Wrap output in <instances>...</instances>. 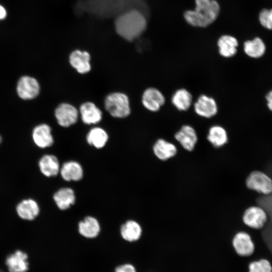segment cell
I'll return each instance as SVG.
<instances>
[{
    "label": "cell",
    "mask_w": 272,
    "mask_h": 272,
    "mask_svg": "<svg viewBox=\"0 0 272 272\" xmlns=\"http://www.w3.org/2000/svg\"><path fill=\"white\" fill-rule=\"evenodd\" d=\"M77 8L100 18H116L132 9L141 11L148 17V9L142 0H79Z\"/></svg>",
    "instance_id": "cell-1"
},
{
    "label": "cell",
    "mask_w": 272,
    "mask_h": 272,
    "mask_svg": "<svg viewBox=\"0 0 272 272\" xmlns=\"http://www.w3.org/2000/svg\"><path fill=\"white\" fill-rule=\"evenodd\" d=\"M147 17L137 9L127 11L115 18L114 25L117 34L131 41L139 37L147 27Z\"/></svg>",
    "instance_id": "cell-2"
},
{
    "label": "cell",
    "mask_w": 272,
    "mask_h": 272,
    "mask_svg": "<svg viewBox=\"0 0 272 272\" xmlns=\"http://www.w3.org/2000/svg\"><path fill=\"white\" fill-rule=\"evenodd\" d=\"M193 10L184 12V17L189 25L197 27H206L218 18L220 7L215 0H195Z\"/></svg>",
    "instance_id": "cell-3"
},
{
    "label": "cell",
    "mask_w": 272,
    "mask_h": 272,
    "mask_svg": "<svg viewBox=\"0 0 272 272\" xmlns=\"http://www.w3.org/2000/svg\"><path fill=\"white\" fill-rule=\"evenodd\" d=\"M105 107L112 116L116 118L126 117L130 113L128 98L122 93L115 92L107 95Z\"/></svg>",
    "instance_id": "cell-4"
},
{
    "label": "cell",
    "mask_w": 272,
    "mask_h": 272,
    "mask_svg": "<svg viewBox=\"0 0 272 272\" xmlns=\"http://www.w3.org/2000/svg\"><path fill=\"white\" fill-rule=\"evenodd\" d=\"M249 189L264 195L272 193V179L265 173L256 170L251 172L246 179Z\"/></svg>",
    "instance_id": "cell-5"
},
{
    "label": "cell",
    "mask_w": 272,
    "mask_h": 272,
    "mask_svg": "<svg viewBox=\"0 0 272 272\" xmlns=\"http://www.w3.org/2000/svg\"><path fill=\"white\" fill-rule=\"evenodd\" d=\"M40 90L38 81L32 77L22 76L17 82V93L23 100H29L36 98L40 93Z\"/></svg>",
    "instance_id": "cell-6"
},
{
    "label": "cell",
    "mask_w": 272,
    "mask_h": 272,
    "mask_svg": "<svg viewBox=\"0 0 272 272\" xmlns=\"http://www.w3.org/2000/svg\"><path fill=\"white\" fill-rule=\"evenodd\" d=\"M267 216L265 210L259 206H251L248 208L244 212L242 220L248 227L260 229L266 223Z\"/></svg>",
    "instance_id": "cell-7"
},
{
    "label": "cell",
    "mask_w": 272,
    "mask_h": 272,
    "mask_svg": "<svg viewBox=\"0 0 272 272\" xmlns=\"http://www.w3.org/2000/svg\"><path fill=\"white\" fill-rule=\"evenodd\" d=\"M54 114L59 125L65 127L75 124L78 117L77 109L74 106L64 103L57 106Z\"/></svg>",
    "instance_id": "cell-8"
},
{
    "label": "cell",
    "mask_w": 272,
    "mask_h": 272,
    "mask_svg": "<svg viewBox=\"0 0 272 272\" xmlns=\"http://www.w3.org/2000/svg\"><path fill=\"white\" fill-rule=\"evenodd\" d=\"M232 244L236 253L241 256L251 255L255 246L250 235L243 231L239 232L234 236Z\"/></svg>",
    "instance_id": "cell-9"
},
{
    "label": "cell",
    "mask_w": 272,
    "mask_h": 272,
    "mask_svg": "<svg viewBox=\"0 0 272 272\" xmlns=\"http://www.w3.org/2000/svg\"><path fill=\"white\" fill-rule=\"evenodd\" d=\"M142 102L146 109L152 112H156L164 104L165 98L158 89L149 88L144 92Z\"/></svg>",
    "instance_id": "cell-10"
},
{
    "label": "cell",
    "mask_w": 272,
    "mask_h": 272,
    "mask_svg": "<svg viewBox=\"0 0 272 272\" xmlns=\"http://www.w3.org/2000/svg\"><path fill=\"white\" fill-rule=\"evenodd\" d=\"M196 114L205 118H211L218 112V106L215 100L206 95H200L194 104Z\"/></svg>",
    "instance_id": "cell-11"
},
{
    "label": "cell",
    "mask_w": 272,
    "mask_h": 272,
    "mask_svg": "<svg viewBox=\"0 0 272 272\" xmlns=\"http://www.w3.org/2000/svg\"><path fill=\"white\" fill-rule=\"evenodd\" d=\"M175 139L187 151L193 150L197 142V135L195 129L190 125H184L174 135Z\"/></svg>",
    "instance_id": "cell-12"
},
{
    "label": "cell",
    "mask_w": 272,
    "mask_h": 272,
    "mask_svg": "<svg viewBox=\"0 0 272 272\" xmlns=\"http://www.w3.org/2000/svg\"><path fill=\"white\" fill-rule=\"evenodd\" d=\"M32 138L35 145L41 148L49 147L53 143L51 127L45 123L39 124L34 128Z\"/></svg>",
    "instance_id": "cell-13"
},
{
    "label": "cell",
    "mask_w": 272,
    "mask_h": 272,
    "mask_svg": "<svg viewBox=\"0 0 272 272\" xmlns=\"http://www.w3.org/2000/svg\"><path fill=\"white\" fill-rule=\"evenodd\" d=\"M90 55L86 51L76 50L73 51L69 57V61L74 69L80 74H86L91 69Z\"/></svg>",
    "instance_id": "cell-14"
},
{
    "label": "cell",
    "mask_w": 272,
    "mask_h": 272,
    "mask_svg": "<svg viewBox=\"0 0 272 272\" xmlns=\"http://www.w3.org/2000/svg\"><path fill=\"white\" fill-rule=\"evenodd\" d=\"M243 51L249 58L257 59L264 56L266 52V46L261 38L256 37L244 42Z\"/></svg>",
    "instance_id": "cell-15"
},
{
    "label": "cell",
    "mask_w": 272,
    "mask_h": 272,
    "mask_svg": "<svg viewBox=\"0 0 272 272\" xmlns=\"http://www.w3.org/2000/svg\"><path fill=\"white\" fill-rule=\"evenodd\" d=\"M80 112L82 120L85 124H96L102 119L101 111L92 102H88L82 104Z\"/></svg>",
    "instance_id": "cell-16"
},
{
    "label": "cell",
    "mask_w": 272,
    "mask_h": 272,
    "mask_svg": "<svg viewBox=\"0 0 272 272\" xmlns=\"http://www.w3.org/2000/svg\"><path fill=\"white\" fill-rule=\"evenodd\" d=\"M27 258V255L20 250L10 255L6 260L9 272H26L28 269Z\"/></svg>",
    "instance_id": "cell-17"
},
{
    "label": "cell",
    "mask_w": 272,
    "mask_h": 272,
    "mask_svg": "<svg viewBox=\"0 0 272 272\" xmlns=\"http://www.w3.org/2000/svg\"><path fill=\"white\" fill-rule=\"evenodd\" d=\"M217 44L219 52L223 57L229 58L237 53L238 42L237 39L232 36L222 35L218 39Z\"/></svg>",
    "instance_id": "cell-18"
},
{
    "label": "cell",
    "mask_w": 272,
    "mask_h": 272,
    "mask_svg": "<svg viewBox=\"0 0 272 272\" xmlns=\"http://www.w3.org/2000/svg\"><path fill=\"white\" fill-rule=\"evenodd\" d=\"M62 178L67 181H79L83 176L81 165L76 161H71L63 163L60 169Z\"/></svg>",
    "instance_id": "cell-19"
},
{
    "label": "cell",
    "mask_w": 272,
    "mask_h": 272,
    "mask_svg": "<svg viewBox=\"0 0 272 272\" xmlns=\"http://www.w3.org/2000/svg\"><path fill=\"white\" fill-rule=\"evenodd\" d=\"M18 216L26 220H33L38 215L39 208L37 203L32 199H25L17 206Z\"/></svg>",
    "instance_id": "cell-20"
},
{
    "label": "cell",
    "mask_w": 272,
    "mask_h": 272,
    "mask_svg": "<svg viewBox=\"0 0 272 272\" xmlns=\"http://www.w3.org/2000/svg\"><path fill=\"white\" fill-rule=\"evenodd\" d=\"M39 167L41 173L47 177L57 175L60 169L57 157L52 155H44L39 160Z\"/></svg>",
    "instance_id": "cell-21"
},
{
    "label": "cell",
    "mask_w": 272,
    "mask_h": 272,
    "mask_svg": "<svg viewBox=\"0 0 272 272\" xmlns=\"http://www.w3.org/2000/svg\"><path fill=\"white\" fill-rule=\"evenodd\" d=\"M80 234L83 236L93 238L96 237L100 231V226L98 220L95 218L88 216L78 225Z\"/></svg>",
    "instance_id": "cell-22"
},
{
    "label": "cell",
    "mask_w": 272,
    "mask_h": 272,
    "mask_svg": "<svg viewBox=\"0 0 272 272\" xmlns=\"http://www.w3.org/2000/svg\"><path fill=\"white\" fill-rule=\"evenodd\" d=\"M153 151L156 156L161 160H167L177 153V148L172 143L160 139L155 143Z\"/></svg>",
    "instance_id": "cell-23"
},
{
    "label": "cell",
    "mask_w": 272,
    "mask_h": 272,
    "mask_svg": "<svg viewBox=\"0 0 272 272\" xmlns=\"http://www.w3.org/2000/svg\"><path fill=\"white\" fill-rule=\"evenodd\" d=\"M53 199L60 210H65L75 203L76 196L72 189L65 187L59 189L54 193Z\"/></svg>",
    "instance_id": "cell-24"
},
{
    "label": "cell",
    "mask_w": 272,
    "mask_h": 272,
    "mask_svg": "<svg viewBox=\"0 0 272 272\" xmlns=\"http://www.w3.org/2000/svg\"><path fill=\"white\" fill-rule=\"evenodd\" d=\"M142 228L140 224L133 220L126 221L120 228L122 237L126 241L133 242L138 240L142 235Z\"/></svg>",
    "instance_id": "cell-25"
},
{
    "label": "cell",
    "mask_w": 272,
    "mask_h": 272,
    "mask_svg": "<svg viewBox=\"0 0 272 272\" xmlns=\"http://www.w3.org/2000/svg\"><path fill=\"white\" fill-rule=\"evenodd\" d=\"M192 97L186 89L182 88L175 92L171 98L172 104L180 111H186L190 107Z\"/></svg>",
    "instance_id": "cell-26"
},
{
    "label": "cell",
    "mask_w": 272,
    "mask_h": 272,
    "mask_svg": "<svg viewBox=\"0 0 272 272\" xmlns=\"http://www.w3.org/2000/svg\"><path fill=\"white\" fill-rule=\"evenodd\" d=\"M207 139L214 147L220 148L227 143V132L222 126L213 125L209 130Z\"/></svg>",
    "instance_id": "cell-27"
},
{
    "label": "cell",
    "mask_w": 272,
    "mask_h": 272,
    "mask_svg": "<svg viewBox=\"0 0 272 272\" xmlns=\"http://www.w3.org/2000/svg\"><path fill=\"white\" fill-rule=\"evenodd\" d=\"M86 139L89 145L96 148L101 149L106 145L108 140V135L103 128L96 127L89 131Z\"/></svg>",
    "instance_id": "cell-28"
},
{
    "label": "cell",
    "mask_w": 272,
    "mask_h": 272,
    "mask_svg": "<svg viewBox=\"0 0 272 272\" xmlns=\"http://www.w3.org/2000/svg\"><path fill=\"white\" fill-rule=\"evenodd\" d=\"M249 272H272V266L266 259H260L251 262L248 266Z\"/></svg>",
    "instance_id": "cell-29"
},
{
    "label": "cell",
    "mask_w": 272,
    "mask_h": 272,
    "mask_svg": "<svg viewBox=\"0 0 272 272\" xmlns=\"http://www.w3.org/2000/svg\"><path fill=\"white\" fill-rule=\"evenodd\" d=\"M259 21L264 28L272 29V9H263L259 13Z\"/></svg>",
    "instance_id": "cell-30"
},
{
    "label": "cell",
    "mask_w": 272,
    "mask_h": 272,
    "mask_svg": "<svg viewBox=\"0 0 272 272\" xmlns=\"http://www.w3.org/2000/svg\"><path fill=\"white\" fill-rule=\"evenodd\" d=\"M114 272H136V270L131 264H125L118 266Z\"/></svg>",
    "instance_id": "cell-31"
},
{
    "label": "cell",
    "mask_w": 272,
    "mask_h": 272,
    "mask_svg": "<svg viewBox=\"0 0 272 272\" xmlns=\"http://www.w3.org/2000/svg\"><path fill=\"white\" fill-rule=\"evenodd\" d=\"M266 106L268 109L272 112V89L268 91L265 95Z\"/></svg>",
    "instance_id": "cell-32"
},
{
    "label": "cell",
    "mask_w": 272,
    "mask_h": 272,
    "mask_svg": "<svg viewBox=\"0 0 272 272\" xmlns=\"http://www.w3.org/2000/svg\"><path fill=\"white\" fill-rule=\"evenodd\" d=\"M7 15V12L2 6L0 5V20L4 19Z\"/></svg>",
    "instance_id": "cell-33"
},
{
    "label": "cell",
    "mask_w": 272,
    "mask_h": 272,
    "mask_svg": "<svg viewBox=\"0 0 272 272\" xmlns=\"http://www.w3.org/2000/svg\"><path fill=\"white\" fill-rule=\"evenodd\" d=\"M2 137L0 135V144L2 142Z\"/></svg>",
    "instance_id": "cell-34"
}]
</instances>
